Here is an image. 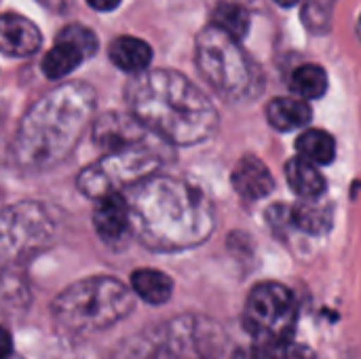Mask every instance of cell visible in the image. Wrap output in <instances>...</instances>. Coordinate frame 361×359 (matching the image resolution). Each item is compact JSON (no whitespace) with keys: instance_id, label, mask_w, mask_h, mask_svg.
<instances>
[{"instance_id":"1","label":"cell","mask_w":361,"mask_h":359,"mask_svg":"<svg viewBox=\"0 0 361 359\" xmlns=\"http://www.w3.org/2000/svg\"><path fill=\"white\" fill-rule=\"evenodd\" d=\"M127 102L157 138L178 146L199 144L218 129V110L209 97L173 70L140 72L127 87Z\"/></svg>"},{"instance_id":"2","label":"cell","mask_w":361,"mask_h":359,"mask_svg":"<svg viewBox=\"0 0 361 359\" xmlns=\"http://www.w3.org/2000/svg\"><path fill=\"white\" fill-rule=\"evenodd\" d=\"M131 224L140 237L161 250L197 245L214 231V207L203 190L184 180L148 176L133 184Z\"/></svg>"},{"instance_id":"3","label":"cell","mask_w":361,"mask_h":359,"mask_svg":"<svg viewBox=\"0 0 361 359\" xmlns=\"http://www.w3.org/2000/svg\"><path fill=\"white\" fill-rule=\"evenodd\" d=\"M133 311L131 292L114 277H89L66 288L53 303V317L66 334L102 332Z\"/></svg>"},{"instance_id":"4","label":"cell","mask_w":361,"mask_h":359,"mask_svg":"<svg viewBox=\"0 0 361 359\" xmlns=\"http://www.w3.org/2000/svg\"><path fill=\"white\" fill-rule=\"evenodd\" d=\"M197 66L203 78L224 97L239 99L254 85V66L239 40L214 23L197 36Z\"/></svg>"},{"instance_id":"5","label":"cell","mask_w":361,"mask_h":359,"mask_svg":"<svg viewBox=\"0 0 361 359\" xmlns=\"http://www.w3.org/2000/svg\"><path fill=\"white\" fill-rule=\"evenodd\" d=\"M161 152L150 142L123 150H112L104 159L95 161L78 176L80 193L89 197H102L114 193L125 184H135L150 176L161 165Z\"/></svg>"},{"instance_id":"6","label":"cell","mask_w":361,"mask_h":359,"mask_svg":"<svg viewBox=\"0 0 361 359\" xmlns=\"http://www.w3.org/2000/svg\"><path fill=\"white\" fill-rule=\"evenodd\" d=\"M294 322L296 298L286 286L264 281L250 292L243 309V326L256 341L286 343L290 341Z\"/></svg>"},{"instance_id":"7","label":"cell","mask_w":361,"mask_h":359,"mask_svg":"<svg viewBox=\"0 0 361 359\" xmlns=\"http://www.w3.org/2000/svg\"><path fill=\"white\" fill-rule=\"evenodd\" d=\"M51 222L42 207L23 203L0 212V260L34 250L51 237Z\"/></svg>"},{"instance_id":"8","label":"cell","mask_w":361,"mask_h":359,"mask_svg":"<svg viewBox=\"0 0 361 359\" xmlns=\"http://www.w3.org/2000/svg\"><path fill=\"white\" fill-rule=\"evenodd\" d=\"M150 129L133 114L125 112H106L95 121L93 142L106 152L131 148L137 144H146L150 138Z\"/></svg>"},{"instance_id":"9","label":"cell","mask_w":361,"mask_h":359,"mask_svg":"<svg viewBox=\"0 0 361 359\" xmlns=\"http://www.w3.org/2000/svg\"><path fill=\"white\" fill-rule=\"evenodd\" d=\"M93 229L106 243H118L131 229L129 201L118 190L97 197L93 207Z\"/></svg>"},{"instance_id":"10","label":"cell","mask_w":361,"mask_h":359,"mask_svg":"<svg viewBox=\"0 0 361 359\" xmlns=\"http://www.w3.org/2000/svg\"><path fill=\"white\" fill-rule=\"evenodd\" d=\"M42 42L40 30L23 15H0V53L11 57H27L38 51Z\"/></svg>"},{"instance_id":"11","label":"cell","mask_w":361,"mask_h":359,"mask_svg":"<svg viewBox=\"0 0 361 359\" xmlns=\"http://www.w3.org/2000/svg\"><path fill=\"white\" fill-rule=\"evenodd\" d=\"M231 180L237 195L247 201H258L275 190V178L271 169L254 154H245L237 161Z\"/></svg>"},{"instance_id":"12","label":"cell","mask_w":361,"mask_h":359,"mask_svg":"<svg viewBox=\"0 0 361 359\" xmlns=\"http://www.w3.org/2000/svg\"><path fill=\"white\" fill-rule=\"evenodd\" d=\"M108 55H110V61L118 70L129 72V74L144 72L152 61L150 44L142 38H135V36H118L116 40H112Z\"/></svg>"},{"instance_id":"13","label":"cell","mask_w":361,"mask_h":359,"mask_svg":"<svg viewBox=\"0 0 361 359\" xmlns=\"http://www.w3.org/2000/svg\"><path fill=\"white\" fill-rule=\"evenodd\" d=\"M286 180L290 188L302 199H317L326 193V178L315 167V163L294 157L286 165Z\"/></svg>"},{"instance_id":"14","label":"cell","mask_w":361,"mask_h":359,"mask_svg":"<svg viewBox=\"0 0 361 359\" xmlns=\"http://www.w3.org/2000/svg\"><path fill=\"white\" fill-rule=\"evenodd\" d=\"M267 118L271 127L279 131H292L311 121V108L300 97H275L267 106Z\"/></svg>"},{"instance_id":"15","label":"cell","mask_w":361,"mask_h":359,"mask_svg":"<svg viewBox=\"0 0 361 359\" xmlns=\"http://www.w3.org/2000/svg\"><path fill=\"white\" fill-rule=\"evenodd\" d=\"M82 59H87V57L74 42L57 36L55 47L49 53H44V57L40 61V68H42V74L47 78L55 80V78H63L72 70H76L82 63Z\"/></svg>"},{"instance_id":"16","label":"cell","mask_w":361,"mask_h":359,"mask_svg":"<svg viewBox=\"0 0 361 359\" xmlns=\"http://www.w3.org/2000/svg\"><path fill=\"white\" fill-rule=\"evenodd\" d=\"M133 292L148 305H163L173 292V281L169 275L154 269H140L131 275Z\"/></svg>"},{"instance_id":"17","label":"cell","mask_w":361,"mask_h":359,"mask_svg":"<svg viewBox=\"0 0 361 359\" xmlns=\"http://www.w3.org/2000/svg\"><path fill=\"white\" fill-rule=\"evenodd\" d=\"M288 226L307 235H324L332 229V209L315 203L288 207Z\"/></svg>"},{"instance_id":"18","label":"cell","mask_w":361,"mask_h":359,"mask_svg":"<svg viewBox=\"0 0 361 359\" xmlns=\"http://www.w3.org/2000/svg\"><path fill=\"white\" fill-rule=\"evenodd\" d=\"M296 150L315 165H328L336 157V140L324 129H307L298 135Z\"/></svg>"},{"instance_id":"19","label":"cell","mask_w":361,"mask_h":359,"mask_svg":"<svg viewBox=\"0 0 361 359\" xmlns=\"http://www.w3.org/2000/svg\"><path fill=\"white\" fill-rule=\"evenodd\" d=\"M290 89L300 97V99H319L328 91V74L322 66L317 63H305L298 66L292 72L290 78Z\"/></svg>"},{"instance_id":"20","label":"cell","mask_w":361,"mask_h":359,"mask_svg":"<svg viewBox=\"0 0 361 359\" xmlns=\"http://www.w3.org/2000/svg\"><path fill=\"white\" fill-rule=\"evenodd\" d=\"M212 23L237 40H243L250 32V11L237 2H218L212 13Z\"/></svg>"},{"instance_id":"21","label":"cell","mask_w":361,"mask_h":359,"mask_svg":"<svg viewBox=\"0 0 361 359\" xmlns=\"http://www.w3.org/2000/svg\"><path fill=\"white\" fill-rule=\"evenodd\" d=\"M334 6H336V0H305V6H302L305 25L317 36L330 32Z\"/></svg>"},{"instance_id":"22","label":"cell","mask_w":361,"mask_h":359,"mask_svg":"<svg viewBox=\"0 0 361 359\" xmlns=\"http://www.w3.org/2000/svg\"><path fill=\"white\" fill-rule=\"evenodd\" d=\"M288 343V341H286ZM283 343H267V341H256L252 347H239L226 353L222 359H279Z\"/></svg>"},{"instance_id":"23","label":"cell","mask_w":361,"mask_h":359,"mask_svg":"<svg viewBox=\"0 0 361 359\" xmlns=\"http://www.w3.org/2000/svg\"><path fill=\"white\" fill-rule=\"evenodd\" d=\"M59 38L74 42L85 53V57L95 55V51H97V36L93 34V30H89L85 25H68L59 32Z\"/></svg>"},{"instance_id":"24","label":"cell","mask_w":361,"mask_h":359,"mask_svg":"<svg viewBox=\"0 0 361 359\" xmlns=\"http://www.w3.org/2000/svg\"><path fill=\"white\" fill-rule=\"evenodd\" d=\"M279 359H317L313 349H309L307 345H298V343H283L281 351H279Z\"/></svg>"},{"instance_id":"25","label":"cell","mask_w":361,"mask_h":359,"mask_svg":"<svg viewBox=\"0 0 361 359\" xmlns=\"http://www.w3.org/2000/svg\"><path fill=\"white\" fill-rule=\"evenodd\" d=\"M11 353H13V339L4 328H0V359L8 358Z\"/></svg>"},{"instance_id":"26","label":"cell","mask_w":361,"mask_h":359,"mask_svg":"<svg viewBox=\"0 0 361 359\" xmlns=\"http://www.w3.org/2000/svg\"><path fill=\"white\" fill-rule=\"evenodd\" d=\"M87 4L95 11H114L121 0H87Z\"/></svg>"},{"instance_id":"27","label":"cell","mask_w":361,"mask_h":359,"mask_svg":"<svg viewBox=\"0 0 361 359\" xmlns=\"http://www.w3.org/2000/svg\"><path fill=\"white\" fill-rule=\"evenodd\" d=\"M40 4H44L47 8H51V11H63L68 4H70V0H38Z\"/></svg>"},{"instance_id":"28","label":"cell","mask_w":361,"mask_h":359,"mask_svg":"<svg viewBox=\"0 0 361 359\" xmlns=\"http://www.w3.org/2000/svg\"><path fill=\"white\" fill-rule=\"evenodd\" d=\"M275 2H277L279 6H286V8H290V6H296L300 0H275Z\"/></svg>"},{"instance_id":"29","label":"cell","mask_w":361,"mask_h":359,"mask_svg":"<svg viewBox=\"0 0 361 359\" xmlns=\"http://www.w3.org/2000/svg\"><path fill=\"white\" fill-rule=\"evenodd\" d=\"M357 36H360V40H361V15H360V19H357Z\"/></svg>"},{"instance_id":"30","label":"cell","mask_w":361,"mask_h":359,"mask_svg":"<svg viewBox=\"0 0 361 359\" xmlns=\"http://www.w3.org/2000/svg\"><path fill=\"white\" fill-rule=\"evenodd\" d=\"M4 359H23V358H19V355H13V353H11L8 358H4Z\"/></svg>"}]
</instances>
